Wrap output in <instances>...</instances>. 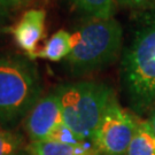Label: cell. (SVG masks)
Masks as SVG:
<instances>
[{"label": "cell", "instance_id": "cell-1", "mask_svg": "<svg viewBox=\"0 0 155 155\" xmlns=\"http://www.w3.org/2000/svg\"><path fill=\"white\" fill-rule=\"evenodd\" d=\"M37 64L25 55H0V127L14 130L41 98Z\"/></svg>", "mask_w": 155, "mask_h": 155}, {"label": "cell", "instance_id": "cell-2", "mask_svg": "<svg viewBox=\"0 0 155 155\" xmlns=\"http://www.w3.org/2000/svg\"><path fill=\"white\" fill-rule=\"evenodd\" d=\"M72 50L66 59L75 76L101 70L117 60L123 43V30L114 17L89 18L71 33Z\"/></svg>", "mask_w": 155, "mask_h": 155}, {"label": "cell", "instance_id": "cell-3", "mask_svg": "<svg viewBox=\"0 0 155 155\" xmlns=\"http://www.w3.org/2000/svg\"><path fill=\"white\" fill-rule=\"evenodd\" d=\"M123 87L137 114H145L155 104V23L140 29L124 51L121 63Z\"/></svg>", "mask_w": 155, "mask_h": 155}, {"label": "cell", "instance_id": "cell-4", "mask_svg": "<svg viewBox=\"0 0 155 155\" xmlns=\"http://www.w3.org/2000/svg\"><path fill=\"white\" fill-rule=\"evenodd\" d=\"M54 92L63 122L82 141L92 139L106 109L116 98L110 86L92 81L63 84Z\"/></svg>", "mask_w": 155, "mask_h": 155}, {"label": "cell", "instance_id": "cell-5", "mask_svg": "<svg viewBox=\"0 0 155 155\" xmlns=\"http://www.w3.org/2000/svg\"><path fill=\"white\" fill-rule=\"evenodd\" d=\"M139 118L113 100L92 137V145L99 155H127L137 130Z\"/></svg>", "mask_w": 155, "mask_h": 155}, {"label": "cell", "instance_id": "cell-6", "mask_svg": "<svg viewBox=\"0 0 155 155\" xmlns=\"http://www.w3.org/2000/svg\"><path fill=\"white\" fill-rule=\"evenodd\" d=\"M23 127L30 141H46L63 125L61 107L55 92L38 100L23 120Z\"/></svg>", "mask_w": 155, "mask_h": 155}, {"label": "cell", "instance_id": "cell-7", "mask_svg": "<svg viewBox=\"0 0 155 155\" xmlns=\"http://www.w3.org/2000/svg\"><path fill=\"white\" fill-rule=\"evenodd\" d=\"M45 23L46 12L39 8H31L24 12L14 24L5 27L2 32L11 33L17 47L33 61L39 41L46 36Z\"/></svg>", "mask_w": 155, "mask_h": 155}, {"label": "cell", "instance_id": "cell-8", "mask_svg": "<svg viewBox=\"0 0 155 155\" xmlns=\"http://www.w3.org/2000/svg\"><path fill=\"white\" fill-rule=\"evenodd\" d=\"M31 155H99L92 144L67 145L56 141H32L25 146Z\"/></svg>", "mask_w": 155, "mask_h": 155}, {"label": "cell", "instance_id": "cell-9", "mask_svg": "<svg viewBox=\"0 0 155 155\" xmlns=\"http://www.w3.org/2000/svg\"><path fill=\"white\" fill-rule=\"evenodd\" d=\"M71 50V33L61 29L45 41L41 50L37 51V53L35 54V60L37 58H41L52 62H59L67 59Z\"/></svg>", "mask_w": 155, "mask_h": 155}, {"label": "cell", "instance_id": "cell-10", "mask_svg": "<svg viewBox=\"0 0 155 155\" xmlns=\"http://www.w3.org/2000/svg\"><path fill=\"white\" fill-rule=\"evenodd\" d=\"M127 155H155V134L148 121L139 120Z\"/></svg>", "mask_w": 155, "mask_h": 155}, {"label": "cell", "instance_id": "cell-11", "mask_svg": "<svg viewBox=\"0 0 155 155\" xmlns=\"http://www.w3.org/2000/svg\"><path fill=\"white\" fill-rule=\"evenodd\" d=\"M74 6L90 18H113L117 8V0H72Z\"/></svg>", "mask_w": 155, "mask_h": 155}, {"label": "cell", "instance_id": "cell-12", "mask_svg": "<svg viewBox=\"0 0 155 155\" xmlns=\"http://www.w3.org/2000/svg\"><path fill=\"white\" fill-rule=\"evenodd\" d=\"M25 146V140L21 133L0 127V155H17Z\"/></svg>", "mask_w": 155, "mask_h": 155}, {"label": "cell", "instance_id": "cell-13", "mask_svg": "<svg viewBox=\"0 0 155 155\" xmlns=\"http://www.w3.org/2000/svg\"><path fill=\"white\" fill-rule=\"evenodd\" d=\"M48 140L67 145H79L85 143V141H82L81 139L78 138L77 136L72 132L66 124H63V125L59 127L55 132L51 136V138Z\"/></svg>", "mask_w": 155, "mask_h": 155}, {"label": "cell", "instance_id": "cell-14", "mask_svg": "<svg viewBox=\"0 0 155 155\" xmlns=\"http://www.w3.org/2000/svg\"><path fill=\"white\" fill-rule=\"evenodd\" d=\"M117 6L133 11H146L155 6V0H117Z\"/></svg>", "mask_w": 155, "mask_h": 155}, {"label": "cell", "instance_id": "cell-15", "mask_svg": "<svg viewBox=\"0 0 155 155\" xmlns=\"http://www.w3.org/2000/svg\"><path fill=\"white\" fill-rule=\"evenodd\" d=\"M29 0H0V5L5 6L8 9H15L25 5Z\"/></svg>", "mask_w": 155, "mask_h": 155}, {"label": "cell", "instance_id": "cell-16", "mask_svg": "<svg viewBox=\"0 0 155 155\" xmlns=\"http://www.w3.org/2000/svg\"><path fill=\"white\" fill-rule=\"evenodd\" d=\"M11 9L6 8L5 6L0 5V31L2 32L4 29H5L6 22L9 20L11 17Z\"/></svg>", "mask_w": 155, "mask_h": 155}, {"label": "cell", "instance_id": "cell-17", "mask_svg": "<svg viewBox=\"0 0 155 155\" xmlns=\"http://www.w3.org/2000/svg\"><path fill=\"white\" fill-rule=\"evenodd\" d=\"M148 123H150V127H152V130H153V132L155 134V104L154 106L152 107V109L150 110V117H148Z\"/></svg>", "mask_w": 155, "mask_h": 155}, {"label": "cell", "instance_id": "cell-18", "mask_svg": "<svg viewBox=\"0 0 155 155\" xmlns=\"http://www.w3.org/2000/svg\"><path fill=\"white\" fill-rule=\"evenodd\" d=\"M17 155H31V154H30V153H29L28 150H27L25 148H24V150H21V152H20V153H18Z\"/></svg>", "mask_w": 155, "mask_h": 155}]
</instances>
